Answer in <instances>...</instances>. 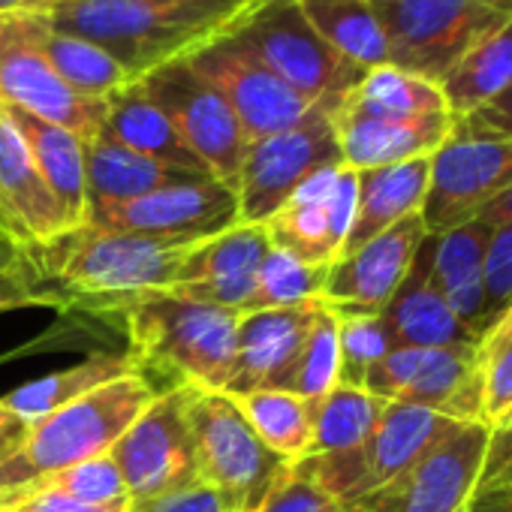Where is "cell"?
Instances as JSON below:
<instances>
[{"label": "cell", "instance_id": "obj_15", "mask_svg": "<svg viewBox=\"0 0 512 512\" xmlns=\"http://www.w3.org/2000/svg\"><path fill=\"white\" fill-rule=\"evenodd\" d=\"M238 220V196L214 178L172 184L130 202L91 208L85 226L106 232L151 235L169 241H205L232 229Z\"/></svg>", "mask_w": 512, "mask_h": 512}, {"label": "cell", "instance_id": "obj_24", "mask_svg": "<svg viewBox=\"0 0 512 512\" xmlns=\"http://www.w3.org/2000/svg\"><path fill=\"white\" fill-rule=\"evenodd\" d=\"M383 323L392 332L395 347H425V350H446V347H476L479 335L467 329L443 296L431 284L428 272V238L422 241L416 263L392 302L383 308Z\"/></svg>", "mask_w": 512, "mask_h": 512}, {"label": "cell", "instance_id": "obj_39", "mask_svg": "<svg viewBox=\"0 0 512 512\" xmlns=\"http://www.w3.org/2000/svg\"><path fill=\"white\" fill-rule=\"evenodd\" d=\"M341 380V356H338V317L320 305L317 320L308 332L305 350L293 368V377L284 392H293L305 401L326 398Z\"/></svg>", "mask_w": 512, "mask_h": 512}, {"label": "cell", "instance_id": "obj_31", "mask_svg": "<svg viewBox=\"0 0 512 512\" xmlns=\"http://www.w3.org/2000/svg\"><path fill=\"white\" fill-rule=\"evenodd\" d=\"M34 34H37V43L46 52L49 64L55 67V73L82 97L109 100L112 94H118L121 88L136 82L106 49H100L97 43H91L79 34L52 28L46 16L34 19Z\"/></svg>", "mask_w": 512, "mask_h": 512}, {"label": "cell", "instance_id": "obj_32", "mask_svg": "<svg viewBox=\"0 0 512 512\" xmlns=\"http://www.w3.org/2000/svg\"><path fill=\"white\" fill-rule=\"evenodd\" d=\"M299 7L308 25L359 70L389 64V40L368 0H299Z\"/></svg>", "mask_w": 512, "mask_h": 512}, {"label": "cell", "instance_id": "obj_53", "mask_svg": "<svg viewBox=\"0 0 512 512\" xmlns=\"http://www.w3.org/2000/svg\"><path fill=\"white\" fill-rule=\"evenodd\" d=\"M0 512H4V500H0Z\"/></svg>", "mask_w": 512, "mask_h": 512}, {"label": "cell", "instance_id": "obj_23", "mask_svg": "<svg viewBox=\"0 0 512 512\" xmlns=\"http://www.w3.org/2000/svg\"><path fill=\"white\" fill-rule=\"evenodd\" d=\"M0 232L25 247L49 244L70 232L55 193L4 106H0Z\"/></svg>", "mask_w": 512, "mask_h": 512}, {"label": "cell", "instance_id": "obj_45", "mask_svg": "<svg viewBox=\"0 0 512 512\" xmlns=\"http://www.w3.org/2000/svg\"><path fill=\"white\" fill-rule=\"evenodd\" d=\"M127 512H229V509L214 488L196 479L190 485L172 488L148 500H130Z\"/></svg>", "mask_w": 512, "mask_h": 512}, {"label": "cell", "instance_id": "obj_49", "mask_svg": "<svg viewBox=\"0 0 512 512\" xmlns=\"http://www.w3.org/2000/svg\"><path fill=\"white\" fill-rule=\"evenodd\" d=\"M31 422L0 404V461H7L28 437Z\"/></svg>", "mask_w": 512, "mask_h": 512}, {"label": "cell", "instance_id": "obj_11", "mask_svg": "<svg viewBox=\"0 0 512 512\" xmlns=\"http://www.w3.org/2000/svg\"><path fill=\"white\" fill-rule=\"evenodd\" d=\"M512 184V139L467 130L455 121L452 136L431 154L422 223L443 235L470 223L500 190Z\"/></svg>", "mask_w": 512, "mask_h": 512}, {"label": "cell", "instance_id": "obj_18", "mask_svg": "<svg viewBox=\"0 0 512 512\" xmlns=\"http://www.w3.org/2000/svg\"><path fill=\"white\" fill-rule=\"evenodd\" d=\"M356 199L359 172L344 163L326 166L314 172L263 226L272 247H281L311 266H332L350 235Z\"/></svg>", "mask_w": 512, "mask_h": 512}, {"label": "cell", "instance_id": "obj_16", "mask_svg": "<svg viewBox=\"0 0 512 512\" xmlns=\"http://www.w3.org/2000/svg\"><path fill=\"white\" fill-rule=\"evenodd\" d=\"M130 500H148L199 479L184 413V386L163 389L151 407L109 449Z\"/></svg>", "mask_w": 512, "mask_h": 512}, {"label": "cell", "instance_id": "obj_30", "mask_svg": "<svg viewBox=\"0 0 512 512\" xmlns=\"http://www.w3.org/2000/svg\"><path fill=\"white\" fill-rule=\"evenodd\" d=\"M130 374H139L130 353H94L73 368L46 374L40 380H31V383L13 389L10 395L0 398V404L19 413L28 422H37V419L73 404L76 398H82L112 380L130 377Z\"/></svg>", "mask_w": 512, "mask_h": 512}, {"label": "cell", "instance_id": "obj_40", "mask_svg": "<svg viewBox=\"0 0 512 512\" xmlns=\"http://www.w3.org/2000/svg\"><path fill=\"white\" fill-rule=\"evenodd\" d=\"M22 491H52V494L70 497V500H79V503H94V506L130 500L124 476H121V470H118V464L112 461L109 452L100 455V458H91V461L46 473V476H40V479H34V482L22 485L16 491H7V494H22ZM7 494H0V497H7Z\"/></svg>", "mask_w": 512, "mask_h": 512}, {"label": "cell", "instance_id": "obj_17", "mask_svg": "<svg viewBox=\"0 0 512 512\" xmlns=\"http://www.w3.org/2000/svg\"><path fill=\"white\" fill-rule=\"evenodd\" d=\"M190 67L229 103L247 136V145L299 124L314 109V103L293 91L232 37L193 55Z\"/></svg>", "mask_w": 512, "mask_h": 512}, {"label": "cell", "instance_id": "obj_41", "mask_svg": "<svg viewBox=\"0 0 512 512\" xmlns=\"http://www.w3.org/2000/svg\"><path fill=\"white\" fill-rule=\"evenodd\" d=\"M19 308H58L67 311L55 287L40 275L25 244L0 232V314Z\"/></svg>", "mask_w": 512, "mask_h": 512}, {"label": "cell", "instance_id": "obj_7", "mask_svg": "<svg viewBox=\"0 0 512 512\" xmlns=\"http://www.w3.org/2000/svg\"><path fill=\"white\" fill-rule=\"evenodd\" d=\"M232 40L281 76L308 103L329 112L362 82L365 70L338 55L302 16L299 0H266Z\"/></svg>", "mask_w": 512, "mask_h": 512}, {"label": "cell", "instance_id": "obj_27", "mask_svg": "<svg viewBox=\"0 0 512 512\" xmlns=\"http://www.w3.org/2000/svg\"><path fill=\"white\" fill-rule=\"evenodd\" d=\"M428 172H431V157L359 172L356 217H353L341 256L359 250L362 244H368L371 238H377L398 220L419 214L425 202V190H428Z\"/></svg>", "mask_w": 512, "mask_h": 512}, {"label": "cell", "instance_id": "obj_42", "mask_svg": "<svg viewBox=\"0 0 512 512\" xmlns=\"http://www.w3.org/2000/svg\"><path fill=\"white\" fill-rule=\"evenodd\" d=\"M332 311V308H329ZM338 356H341V386L365 389L368 371L395 350L392 332L380 314H338Z\"/></svg>", "mask_w": 512, "mask_h": 512}, {"label": "cell", "instance_id": "obj_34", "mask_svg": "<svg viewBox=\"0 0 512 512\" xmlns=\"http://www.w3.org/2000/svg\"><path fill=\"white\" fill-rule=\"evenodd\" d=\"M250 428L275 455L284 461H299L308 455L314 434V401H305L284 389H256L229 395Z\"/></svg>", "mask_w": 512, "mask_h": 512}, {"label": "cell", "instance_id": "obj_52", "mask_svg": "<svg viewBox=\"0 0 512 512\" xmlns=\"http://www.w3.org/2000/svg\"><path fill=\"white\" fill-rule=\"evenodd\" d=\"M509 470H512V461H509V464H506V467H503L500 473H509ZM500 473H497V476H500ZM482 485H485V482H482Z\"/></svg>", "mask_w": 512, "mask_h": 512}, {"label": "cell", "instance_id": "obj_38", "mask_svg": "<svg viewBox=\"0 0 512 512\" xmlns=\"http://www.w3.org/2000/svg\"><path fill=\"white\" fill-rule=\"evenodd\" d=\"M476 362L482 377V425L500 431L512 422V308L479 335Z\"/></svg>", "mask_w": 512, "mask_h": 512}, {"label": "cell", "instance_id": "obj_6", "mask_svg": "<svg viewBox=\"0 0 512 512\" xmlns=\"http://www.w3.org/2000/svg\"><path fill=\"white\" fill-rule=\"evenodd\" d=\"M184 413L199 482L214 488L229 512H253L290 467L275 455L226 392L184 386Z\"/></svg>", "mask_w": 512, "mask_h": 512}, {"label": "cell", "instance_id": "obj_13", "mask_svg": "<svg viewBox=\"0 0 512 512\" xmlns=\"http://www.w3.org/2000/svg\"><path fill=\"white\" fill-rule=\"evenodd\" d=\"M37 16L0 13V103L52 121L82 142L103 133L106 100L76 94L49 64L34 34Z\"/></svg>", "mask_w": 512, "mask_h": 512}, {"label": "cell", "instance_id": "obj_50", "mask_svg": "<svg viewBox=\"0 0 512 512\" xmlns=\"http://www.w3.org/2000/svg\"><path fill=\"white\" fill-rule=\"evenodd\" d=\"M473 220H482V223H488L491 229H497V226H509L512 223V184L506 187V190H500Z\"/></svg>", "mask_w": 512, "mask_h": 512}, {"label": "cell", "instance_id": "obj_29", "mask_svg": "<svg viewBox=\"0 0 512 512\" xmlns=\"http://www.w3.org/2000/svg\"><path fill=\"white\" fill-rule=\"evenodd\" d=\"M184 181H199V175H187L178 169H169L151 157H142L106 133L94 136L85 142V196H88V211L103 208V205H118L139 199L145 193L184 184Z\"/></svg>", "mask_w": 512, "mask_h": 512}, {"label": "cell", "instance_id": "obj_44", "mask_svg": "<svg viewBox=\"0 0 512 512\" xmlns=\"http://www.w3.org/2000/svg\"><path fill=\"white\" fill-rule=\"evenodd\" d=\"M512 308V223L491 229L485 247V302L482 332Z\"/></svg>", "mask_w": 512, "mask_h": 512}, {"label": "cell", "instance_id": "obj_3", "mask_svg": "<svg viewBox=\"0 0 512 512\" xmlns=\"http://www.w3.org/2000/svg\"><path fill=\"white\" fill-rule=\"evenodd\" d=\"M109 317H121L130 341L127 353L142 377L154 371L169 377V389L226 392L235 365L238 311L187 302L172 293H148L118 305Z\"/></svg>", "mask_w": 512, "mask_h": 512}, {"label": "cell", "instance_id": "obj_26", "mask_svg": "<svg viewBox=\"0 0 512 512\" xmlns=\"http://www.w3.org/2000/svg\"><path fill=\"white\" fill-rule=\"evenodd\" d=\"M103 133L109 139H115L118 145H124V148H130V151H136L142 157H151V160H157V163H163L169 169L199 175V178H211L205 172V166L196 160V154L184 145L181 133L166 118V112L142 88L139 79L106 100Z\"/></svg>", "mask_w": 512, "mask_h": 512}, {"label": "cell", "instance_id": "obj_48", "mask_svg": "<svg viewBox=\"0 0 512 512\" xmlns=\"http://www.w3.org/2000/svg\"><path fill=\"white\" fill-rule=\"evenodd\" d=\"M512 461V422L500 431H491V443H488V455H485V467H482V482L494 479L506 464Z\"/></svg>", "mask_w": 512, "mask_h": 512}, {"label": "cell", "instance_id": "obj_33", "mask_svg": "<svg viewBox=\"0 0 512 512\" xmlns=\"http://www.w3.org/2000/svg\"><path fill=\"white\" fill-rule=\"evenodd\" d=\"M512 85V22L467 52L440 82L452 118H467Z\"/></svg>", "mask_w": 512, "mask_h": 512}, {"label": "cell", "instance_id": "obj_36", "mask_svg": "<svg viewBox=\"0 0 512 512\" xmlns=\"http://www.w3.org/2000/svg\"><path fill=\"white\" fill-rule=\"evenodd\" d=\"M389 401L356 386H335L326 398L314 401V434L308 455H332L362 446L377 428Z\"/></svg>", "mask_w": 512, "mask_h": 512}, {"label": "cell", "instance_id": "obj_47", "mask_svg": "<svg viewBox=\"0 0 512 512\" xmlns=\"http://www.w3.org/2000/svg\"><path fill=\"white\" fill-rule=\"evenodd\" d=\"M467 512H512V470L479 485L470 497Z\"/></svg>", "mask_w": 512, "mask_h": 512}, {"label": "cell", "instance_id": "obj_25", "mask_svg": "<svg viewBox=\"0 0 512 512\" xmlns=\"http://www.w3.org/2000/svg\"><path fill=\"white\" fill-rule=\"evenodd\" d=\"M488 238H491V226L482 220H470L443 235H428L431 284L452 308V314L476 335H482Z\"/></svg>", "mask_w": 512, "mask_h": 512}, {"label": "cell", "instance_id": "obj_21", "mask_svg": "<svg viewBox=\"0 0 512 512\" xmlns=\"http://www.w3.org/2000/svg\"><path fill=\"white\" fill-rule=\"evenodd\" d=\"M320 305L323 299L293 308H266L241 314L235 329V365L226 395L256 389H287Z\"/></svg>", "mask_w": 512, "mask_h": 512}, {"label": "cell", "instance_id": "obj_4", "mask_svg": "<svg viewBox=\"0 0 512 512\" xmlns=\"http://www.w3.org/2000/svg\"><path fill=\"white\" fill-rule=\"evenodd\" d=\"M160 395L151 380L130 374L31 422L25 443L0 461V494L46 473L106 455Z\"/></svg>", "mask_w": 512, "mask_h": 512}, {"label": "cell", "instance_id": "obj_43", "mask_svg": "<svg viewBox=\"0 0 512 512\" xmlns=\"http://www.w3.org/2000/svg\"><path fill=\"white\" fill-rule=\"evenodd\" d=\"M253 512H350L341 500H335L326 488H320L296 461L278 476L263 503Z\"/></svg>", "mask_w": 512, "mask_h": 512}, {"label": "cell", "instance_id": "obj_14", "mask_svg": "<svg viewBox=\"0 0 512 512\" xmlns=\"http://www.w3.org/2000/svg\"><path fill=\"white\" fill-rule=\"evenodd\" d=\"M365 389L383 401H404L434 410L452 422L482 425L476 347H395L368 371Z\"/></svg>", "mask_w": 512, "mask_h": 512}, {"label": "cell", "instance_id": "obj_19", "mask_svg": "<svg viewBox=\"0 0 512 512\" xmlns=\"http://www.w3.org/2000/svg\"><path fill=\"white\" fill-rule=\"evenodd\" d=\"M425 238L422 214H410L359 250L341 256L329 269L323 305L338 314H383L410 275Z\"/></svg>", "mask_w": 512, "mask_h": 512}, {"label": "cell", "instance_id": "obj_5", "mask_svg": "<svg viewBox=\"0 0 512 512\" xmlns=\"http://www.w3.org/2000/svg\"><path fill=\"white\" fill-rule=\"evenodd\" d=\"M386 40L389 64L443 82L482 40L512 22V0H368Z\"/></svg>", "mask_w": 512, "mask_h": 512}, {"label": "cell", "instance_id": "obj_10", "mask_svg": "<svg viewBox=\"0 0 512 512\" xmlns=\"http://www.w3.org/2000/svg\"><path fill=\"white\" fill-rule=\"evenodd\" d=\"M488 443L491 428L479 422L455 425L404 473L356 500L350 512H467Z\"/></svg>", "mask_w": 512, "mask_h": 512}, {"label": "cell", "instance_id": "obj_1", "mask_svg": "<svg viewBox=\"0 0 512 512\" xmlns=\"http://www.w3.org/2000/svg\"><path fill=\"white\" fill-rule=\"evenodd\" d=\"M266 0H58L49 25L106 49L133 79L232 37Z\"/></svg>", "mask_w": 512, "mask_h": 512}, {"label": "cell", "instance_id": "obj_9", "mask_svg": "<svg viewBox=\"0 0 512 512\" xmlns=\"http://www.w3.org/2000/svg\"><path fill=\"white\" fill-rule=\"evenodd\" d=\"M341 148L326 106H314L299 124L250 142L238 175V220L266 223L320 169L338 166Z\"/></svg>", "mask_w": 512, "mask_h": 512}, {"label": "cell", "instance_id": "obj_37", "mask_svg": "<svg viewBox=\"0 0 512 512\" xmlns=\"http://www.w3.org/2000/svg\"><path fill=\"white\" fill-rule=\"evenodd\" d=\"M329 269L332 266H311V263H302L299 256L281 250V247H272L269 256L263 260L253 299H250L244 314L266 311V308H293V305H305V302H320Z\"/></svg>", "mask_w": 512, "mask_h": 512}, {"label": "cell", "instance_id": "obj_12", "mask_svg": "<svg viewBox=\"0 0 512 512\" xmlns=\"http://www.w3.org/2000/svg\"><path fill=\"white\" fill-rule=\"evenodd\" d=\"M139 82L175 124L184 145L196 154L205 172L235 190L247 154V136L220 91H214L190 67V61L166 64Z\"/></svg>", "mask_w": 512, "mask_h": 512}, {"label": "cell", "instance_id": "obj_2", "mask_svg": "<svg viewBox=\"0 0 512 512\" xmlns=\"http://www.w3.org/2000/svg\"><path fill=\"white\" fill-rule=\"evenodd\" d=\"M193 244L79 226L28 250L67 311L109 317L130 299L169 293Z\"/></svg>", "mask_w": 512, "mask_h": 512}, {"label": "cell", "instance_id": "obj_46", "mask_svg": "<svg viewBox=\"0 0 512 512\" xmlns=\"http://www.w3.org/2000/svg\"><path fill=\"white\" fill-rule=\"evenodd\" d=\"M461 127L476 130V133H488V136H500V139H512V85L494 97L491 103H485L482 109H476L467 118H455Z\"/></svg>", "mask_w": 512, "mask_h": 512}, {"label": "cell", "instance_id": "obj_22", "mask_svg": "<svg viewBox=\"0 0 512 512\" xmlns=\"http://www.w3.org/2000/svg\"><path fill=\"white\" fill-rule=\"evenodd\" d=\"M332 124L341 163L353 172H365L431 157L452 136L455 118L449 112L425 118H386L338 103L332 109Z\"/></svg>", "mask_w": 512, "mask_h": 512}, {"label": "cell", "instance_id": "obj_20", "mask_svg": "<svg viewBox=\"0 0 512 512\" xmlns=\"http://www.w3.org/2000/svg\"><path fill=\"white\" fill-rule=\"evenodd\" d=\"M272 250L263 223H235L232 229L196 241L178 269V281L169 290L178 299L247 311L263 260Z\"/></svg>", "mask_w": 512, "mask_h": 512}, {"label": "cell", "instance_id": "obj_54", "mask_svg": "<svg viewBox=\"0 0 512 512\" xmlns=\"http://www.w3.org/2000/svg\"><path fill=\"white\" fill-rule=\"evenodd\" d=\"M4 512H7V509H4Z\"/></svg>", "mask_w": 512, "mask_h": 512}, {"label": "cell", "instance_id": "obj_28", "mask_svg": "<svg viewBox=\"0 0 512 512\" xmlns=\"http://www.w3.org/2000/svg\"><path fill=\"white\" fill-rule=\"evenodd\" d=\"M10 121L16 124V130L22 133L40 175L46 178L49 190L55 193L70 229L85 226V214H88V196H85V142L79 136H73L70 130L43 121L25 109L7 106Z\"/></svg>", "mask_w": 512, "mask_h": 512}, {"label": "cell", "instance_id": "obj_51", "mask_svg": "<svg viewBox=\"0 0 512 512\" xmlns=\"http://www.w3.org/2000/svg\"><path fill=\"white\" fill-rule=\"evenodd\" d=\"M58 0H0V13L10 16H52Z\"/></svg>", "mask_w": 512, "mask_h": 512}, {"label": "cell", "instance_id": "obj_35", "mask_svg": "<svg viewBox=\"0 0 512 512\" xmlns=\"http://www.w3.org/2000/svg\"><path fill=\"white\" fill-rule=\"evenodd\" d=\"M350 109L386 118H425L449 112L446 97L437 82L404 73L392 64L374 67L362 76V82L341 100Z\"/></svg>", "mask_w": 512, "mask_h": 512}, {"label": "cell", "instance_id": "obj_8", "mask_svg": "<svg viewBox=\"0 0 512 512\" xmlns=\"http://www.w3.org/2000/svg\"><path fill=\"white\" fill-rule=\"evenodd\" d=\"M455 425H464V422H452L416 404L389 401L377 428L362 446L347 449V452H332V455L299 458L296 464L320 488H326L335 500H341L350 509L356 500H362L374 488L404 473Z\"/></svg>", "mask_w": 512, "mask_h": 512}]
</instances>
